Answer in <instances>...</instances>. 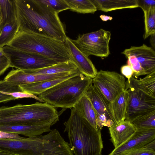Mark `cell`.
I'll return each instance as SVG.
<instances>
[{
  "instance_id": "6da1fadb",
  "label": "cell",
  "mask_w": 155,
  "mask_h": 155,
  "mask_svg": "<svg viewBox=\"0 0 155 155\" xmlns=\"http://www.w3.org/2000/svg\"><path fill=\"white\" fill-rule=\"evenodd\" d=\"M19 30L64 42L67 36L58 13L39 0H14Z\"/></svg>"
},
{
  "instance_id": "7a4b0ae2",
  "label": "cell",
  "mask_w": 155,
  "mask_h": 155,
  "mask_svg": "<svg viewBox=\"0 0 155 155\" xmlns=\"http://www.w3.org/2000/svg\"><path fill=\"white\" fill-rule=\"evenodd\" d=\"M64 124L74 155H100L103 148L101 131L96 130L73 108Z\"/></svg>"
},
{
  "instance_id": "3957f363",
  "label": "cell",
  "mask_w": 155,
  "mask_h": 155,
  "mask_svg": "<svg viewBox=\"0 0 155 155\" xmlns=\"http://www.w3.org/2000/svg\"><path fill=\"white\" fill-rule=\"evenodd\" d=\"M59 119L56 109L49 104L37 102L0 107V125L17 124L40 125Z\"/></svg>"
},
{
  "instance_id": "277c9868",
  "label": "cell",
  "mask_w": 155,
  "mask_h": 155,
  "mask_svg": "<svg viewBox=\"0 0 155 155\" xmlns=\"http://www.w3.org/2000/svg\"><path fill=\"white\" fill-rule=\"evenodd\" d=\"M6 46L41 55L58 63L70 61L64 42L41 35L19 30Z\"/></svg>"
},
{
  "instance_id": "5b68a950",
  "label": "cell",
  "mask_w": 155,
  "mask_h": 155,
  "mask_svg": "<svg viewBox=\"0 0 155 155\" xmlns=\"http://www.w3.org/2000/svg\"><path fill=\"white\" fill-rule=\"evenodd\" d=\"M92 83V78L81 73L47 89L38 97L55 108L71 109L85 95Z\"/></svg>"
},
{
  "instance_id": "8992f818",
  "label": "cell",
  "mask_w": 155,
  "mask_h": 155,
  "mask_svg": "<svg viewBox=\"0 0 155 155\" xmlns=\"http://www.w3.org/2000/svg\"><path fill=\"white\" fill-rule=\"evenodd\" d=\"M128 97L125 120L132 122L137 118L155 111V97L145 92L137 79L131 77L126 81Z\"/></svg>"
},
{
  "instance_id": "52a82bcc",
  "label": "cell",
  "mask_w": 155,
  "mask_h": 155,
  "mask_svg": "<svg viewBox=\"0 0 155 155\" xmlns=\"http://www.w3.org/2000/svg\"><path fill=\"white\" fill-rule=\"evenodd\" d=\"M110 31L102 29L79 35L77 39L71 40L76 47L87 57L90 55L106 58L110 54L109 43Z\"/></svg>"
},
{
  "instance_id": "ba28073f",
  "label": "cell",
  "mask_w": 155,
  "mask_h": 155,
  "mask_svg": "<svg viewBox=\"0 0 155 155\" xmlns=\"http://www.w3.org/2000/svg\"><path fill=\"white\" fill-rule=\"evenodd\" d=\"M11 67L22 70L39 69L58 63L41 55L22 51L5 46L2 48Z\"/></svg>"
},
{
  "instance_id": "9c48e42d",
  "label": "cell",
  "mask_w": 155,
  "mask_h": 155,
  "mask_svg": "<svg viewBox=\"0 0 155 155\" xmlns=\"http://www.w3.org/2000/svg\"><path fill=\"white\" fill-rule=\"evenodd\" d=\"M92 82L110 102L125 89L124 77L115 71L101 70L92 79Z\"/></svg>"
},
{
  "instance_id": "30bf717a",
  "label": "cell",
  "mask_w": 155,
  "mask_h": 155,
  "mask_svg": "<svg viewBox=\"0 0 155 155\" xmlns=\"http://www.w3.org/2000/svg\"><path fill=\"white\" fill-rule=\"evenodd\" d=\"M85 95L90 100L95 111L98 129L101 130L104 126L109 127L112 126L115 121L111 110L110 102L92 83Z\"/></svg>"
},
{
  "instance_id": "8fae6325",
  "label": "cell",
  "mask_w": 155,
  "mask_h": 155,
  "mask_svg": "<svg viewBox=\"0 0 155 155\" xmlns=\"http://www.w3.org/2000/svg\"><path fill=\"white\" fill-rule=\"evenodd\" d=\"M64 43L69 56L70 61L84 75L92 79L94 78L97 71L91 60L76 47L71 39L69 37H66Z\"/></svg>"
},
{
  "instance_id": "7c38bea8",
  "label": "cell",
  "mask_w": 155,
  "mask_h": 155,
  "mask_svg": "<svg viewBox=\"0 0 155 155\" xmlns=\"http://www.w3.org/2000/svg\"><path fill=\"white\" fill-rule=\"evenodd\" d=\"M155 139V129L137 128L127 141L114 148L108 155H122L130 151L141 148Z\"/></svg>"
},
{
  "instance_id": "4fadbf2b",
  "label": "cell",
  "mask_w": 155,
  "mask_h": 155,
  "mask_svg": "<svg viewBox=\"0 0 155 155\" xmlns=\"http://www.w3.org/2000/svg\"><path fill=\"white\" fill-rule=\"evenodd\" d=\"M77 71L52 74H28L19 69H13L9 73L8 78L10 82L20 86L39 81L52 80L68 75Z\"/></svg>"
},
{
  "instance_id": "5bb4252c",
  "label": "cell",
  "mask_w": 155,
  "mask_h": 155,
  "mask_svg": "<svg viewBox=\"0 0 155 155\" xmlns=\"http://www.w3.org/2000/svg\"><path fill=\"white\" fill-rule=\"evenodd\" d=\"M121 53L126 57L135 56L146 75L155 71V51L151 47L144 44L138 47L131 46Z\"/></svg>"
},
{
  "instance_id": "9a60e30c",
  "label": "cell",
  "mask_w": 155,
  "mask_h": 155,
  "mask_svg": "<svg viewBox=\"0 0 155 155\" xmlns=\"http://www.w3.org/2000/svg\"><path fill=\"white\" fill-rule=\"evenodd\" d=\"M59 120L55 119L40 125L17 124L0 125V131L23 135L28 137L41 135L51 130V127Z\"/></svg>"
},
{
  "instance_id": "2e32d148",
  "label": "cell",
  "mask_w": 155,
  "mask_h": 155,
  "mask_svg": "<svg viewBox=\"0 0 155 155\" xmlns=\"http://www.w3.org/2000/svg\"><path fill=\"white\" fill-rule=\"evenodd\" d=\"M137 128L130 121L125 120L115 123L109 127L110 140L116 148L127 141L135 132Z\"/></svg>"
},
{
  "instance_id": "e0dca14e",
  "label": "cell",
  "mask_w": 155,
  "mask_h": 155,
  "mask_svg": "<svg viewBox=\"0 0 155 155\" xmlns=\"http://www.w3.org/2000/svg\"><path fill=\"white\" fill-rule=\"evenodd\" d=\"M80 73V72L78 71L68 75L52 80L22 85L19 86L23 92L35 95H39L43 92L57 84L70 78L77 76Z\"/></svg>"
},
{
  "instance_id": "ac0fdd59",
  "label": "cell",
  "mask_w": 155,
  "mask_h": 155,
  "mask_svg": "<svg viewBox=\"0 0 155 155\" xmlns=\"http://www.w3.org/2000/svg\"><path fill=\"white\" fill-rule=\"evenodd\" d=\"M128 97V91L125 88L110 102L111 110L115 123H118L125 120Z\"/></svg>"
},
{
  "instance_id": "d6986e66",
  "label": "cell",
  "mask_w": 155,
  "mask_h": 155,
  "mask_svg": "<svg viewBox=\"0 0 155 155\" xmlns=\"http://www.w3.org/2000/svg\"><path fill=\"white\" fill-rule=\"evenodd\" d=\"M97 10L107 12L117 9L138 7L136 0H91Z\"/></svg>"
},
{
  "instance_id": "ffe728a7",
  "label": "cell",
  "mask_w": 155,
  "mask_h": 155,
  "mask_svg": "<svg viewBox=\"0 0 155 155\" xmlns=\"http://www.w3.org/2000/svg\"><path fill=\"white\" fill-rule=\"evenodd\" d=\"M73 107L96 130L98 129L96 123L97 116L94 108L90 100L85 94Z\"/></svg>"
},
{
  "instance_id": "44dd1931",
  "label": "cell",
  "mask_w": 155,
  "mask_h": 155,
  "mask_svg": "<svg viewBox=\"0 0 155 155\" xmlns=\"http://www.w3.org/2000/svg\"><path fill=\"white\" fill-rule=\"evenodd\" d=\"M78 70L75 65L69 61L58 63L50 66L40 69L22 71L25 73L31 74H52Z\"/></svg>"
},
{
  "instance_id": "7402d4cb",
  "label": "cell",
  "mask_w": 155,
  "mask_h": 155,
  "mask_svg": "<svg viewBox=\"0 0 155 155\" xmlns=\"http://www.w3.org/2000/svg\"><path fill=\"white\" fill-rule=\"evenodd\" d=\"M0 12L2 17L0 30L5 25L16 19L14 0H0Z\"/></svg>"
},
{
  "instance_id": "603a6c76",
  "label": "cell",
  "mask_w": 155,
  "mask_h": 155,
  "mask_svg": "<svg viewBox=\"0 0 155 155\" xmlns=\"http://www.w3.org/2000/svg\"><path fill=\"white\" fill-rule=\"evenodd\" d=\"M19 31L16 19L5 25L0 30V48L7 45Z\"/></svg>"
},
{
  "instance_id": "cb8c5ba5",
  "label": "cell",
  "mask_w": 155,
  "mask_h": 155,
  "mask_svg": "<svg viewBox=\"0 0 155 155\" xmlns=\"http://www.w3.org/2000/svg\"><path fill=\"white\" fill-rule=\"evenodd\" d=\"M71 10L78 13H94L97 9L91 0H65Z\"/></svg>"
},
{
  "instance_id": "d4e9b609",
  "label": "cell",
  "mask_w": 155,
  "mask_h": 155,
  "mask_svg": "<svg viewBox=\"0 0 155 155\" xmlns=\"http://www.w3.org/2000/svg\"><path fill=\"white\" fill-rule=\"evenodd\" d=\"M19 86L11 83L4 80L0 81V103L16 100L8 93L21 92Z\"/></svg>"
},
{
  "instance_id": "484cf974",
  "label": "cell",
  "mask_w": 155,
  "mask_h": 155,
  "mask_svg": "<svg viewBox=\"0 0 155 155\" xmlns=\"http://www.w3.org/2000/svg\"><path fill=\"white\" fill-rule=\"evenodd\" d=\"M145 33L144 39L155 34V7L143 11Z\"/></svg>"
},
{
  "instance_id": "4316f807",
  "label": "cell",
  "mask_w": 155,
  "mask_h": 155,
  "mask_svg": "<svg viewBox=\"0 0 155 155\" xmlns=\"http://www.w3.org/2000/svg\"><path fill=\"white\" fill-rule=\"evenodd\" d=\"M132 123L137 128L155 129V111L137 118Z\"/></svg>"
},
{
  "instance_id": "83f0119b",
  "label": "cell",
  "mask_w": 155,
  "mask_h": 155,
  "mask_svg": "<svg viewBox=\"0 0 155 155\" xmlns=\"http://www.w3.org/2000/svg\"><path fill=\"white\" fill-rule=\"evenodd\" d=\"M137 81L139 85L145 92L155 97V71Z\"/></svg>"
},
{
  "instance_id": "f1b7e54d",
  "label": "cell",
  "mask_w": 155,
  "mask_h": 155,
  "mask_svg": "<svg viewBox=\"0 0 155 155\" xmlns=\"http://www.w3.org/2000/svg\"><path fill=\"white\" fill-rule=\"evenodd\" d=\"M39 0L41 3L48 5L58 13L63 11L69 9L65 0Z\"/></svg>"
},
{
  "instance_id": "f546056e",
  "label": "cell",
  "mask_w": 155,
  "mask_h": 155,
  "mask_svg": "<svg viewBox=\"0 0 155 155\" xmlns=\"http://www.w3.org/2000/svg\"><path fill=\"white\" fill-rule=\"evenodd\" d=\"M126 57L128 58L127 64L134 71L133 77H138L140 76L146 75L144 71L135 56L129 55Z\"/></svg>"
},
{
  "instance_id": "4dcf8cb0",
  "label": "cell",
  "mask_w": 155,
  "mask_h": 155,
  "mask_svg": "<svg viewBox=\"0 0 155 155\" xmlns=\"http://www.w3.org/2000/svg\"><path fill=\"white\" fill-rule=\"evenodd\" d=\"M122 155H155V151L142 147L130 151Z\"/></svg>"
},
{
  "instance_id": "1f68e13d",
  "label": "cell",
  "mask_w": 155,
  "mask_h": 155,
  "mask_svg": "<svg viewBox=\"0 0 155 155\" xmlns=\"http://www.w3.org/2000/svg\"><path fill=\"white\" fill-rule=\"evenodd\" d=\"M138 7L143 11L147 10L152 7H155L154 0H136Z\"/></svg>"
},
{
  "instance_id": "d6a6232c",
  "label": "cell",
  "mask_w": 155,
  "mask_h": 155,
  "mask_svg": "<svg viewBox=\"0 0 155 155\" xmlns=\"http://www.w3.org/2000/svg\"><path fill=\"white\" fill-rule=\"evenodd\" d=\"M10 67H11L10 62L5 55L0 58V75L3 74Z\"/></svg>"
},
{
  "instance_id": "836d02e7",
  "label": "cell",
  "mask_w": 155,
  "mask_h": 155,
  "mask_svg": "<svg viewBox=\"0 0 155 155\" xmlns=\"http://www.w3.org/2000/svg\"><path fill=\"white\" fill-rule=\"evenodd\" d=\"M121 71L122 74L127 78V81L129 83L130 79L134 74L131 68L128 64L124 65L121 68Z\"/></svg>"
},
{
  "instance_id": "e575fe53",
  "label": "cell",
  "mask_w": 155,
  "mask_h": 155,
  "mask_svg": "<svg viewBox=\"0 0 155 155\" xmlns=\"http://www.w3.org/2000/svg\"><path fill=\"white\" fill-rule=\"evenodd\" d=\"M24 138L18 134L0 131V139L20 140Z\"/></svg>"
},
{
  "instance_id": "d590c367",
  "label": "cell",
  "mask_w": 155,
  "mask_h": 155,
  "mask_svg": "<svg viewBox=\"0 0 155 155\" xmlns=\"http://www.w3.org/2000/svg\"><path fill=\"white\" fill-rule=\"evenodd\" d=\"M142 147L147 150L155 151V140L147 143Z\"/></svg>"
},
{
  "instance_id": "8d00e7d4",
  "label": "cell",
  "mask_w": 155,
  "mask_h": 155,
  "mask_svg": "<svg viewBox=\"0 0 155 155\" xmlns=\"http://www.w3.org/2000/svg\"><path fill=\"white\" fill-rule=\"evenodd\" d=\"M0 155H17L8 150L0 148Z\"/></svg>"
},
{
  "instance_id": "74e56055",
  "label": "cell",
  "mask_w": 155,
  "mask_h": 155,
  "mask_svg": "<svg viewBox=\"0 0 155 155\" xmlns=\"http://www.w3.org/2000/svg\"><path fill=\"white\" fill-rule=\"evenodd\" d=\"M100 17L104 21H107L108 20H111L113 19V18L112 17L104 15H100Z\"/></svg>"
},
{
  "instance_id": "f35d334b",
  "label": "cell",
  "mask_w": 155,
  "mask_h": 155,
  "mask_svg": "<svg viewBox=\"0 0 155 155\" xmlns=\"http://www.w3.org/2000/svg\"><path fill=\"white\" fill-rule=\"evenodd\" d=\"M150 39V42L153 48H155V34L151 35Z\"/></svg>"
},
{
  "instance_id": "ab89813d",
  "label": "cell",
  "mask_w": 155,
  "mask_h": 155,
  "mask_svg": "<svg viewBox=\"0 0 155 155\" xmlns=\"http://www.w3.org/2000/svg\"><path fill=\"white\" fill-rule=\"evenodd\" d=\"M4 53L2 48H0V58L5 55Z\"/></svg>"
},
{
  "instance_id": "60d3db41",
  "label": "cell",
  "mask_w": 155,
  "mask_h": 155,
  "mask_svg": "<svg viewBox=\"0 0 155 155\" xmlns=\"http://www.w3.org/2000/svg\"><path fill=\"white\" fill-rule=\"evenodd\" d=\"M2 18V15L1 14L0 12V25H1V22Z\"/></svg>"
},
{
  "instance_id": "b9f144b4",
  "label": "cell",
  "mask_w": 155,
  "mask_h": 155,
  "mask_svg": "<svg viewBox=\"0 0 155 155\" xmlns=\"http://www.w3.org/2000/svg\"></svg>"
}]
</instances>
